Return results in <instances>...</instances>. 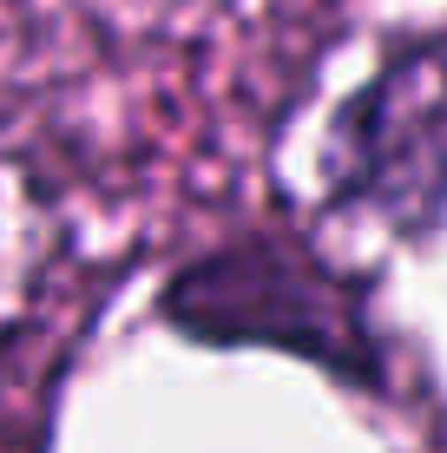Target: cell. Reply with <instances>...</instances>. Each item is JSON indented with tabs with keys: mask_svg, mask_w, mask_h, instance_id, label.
Returning <instances> with one entry per match:
<instances>
[{
	"mask_svg": "<svg viewBox=\"0 0 447 453\" xmlns=\"http://www.w3.org/2000/svg\"><path fill=\"white\" fill-rule=\"evenodd\" d=\"M151 316L197 349H270L349 395H389L395 362L368 283L289 230H243L172 263Z\"/></svg>",
	"mask_w": 447,
	"mask_h": 453,
	"instance_id": "cell-1",
	"label": "cell"
},
{
	"mask_svg": "<svg viewBox=\"0 0 447 453\" xmlns=\"http://www.w3.org/2000/svg\"><path fill=\"white\" fill-rule=\"evenodd\" d=\"M322 211L402 243L447 230V27L402 34L343 92L316 151Z\"/></svg>",
	"mask_w": 447,
	"mask_h": 453,
	"instance_id": "cell-2",
	"label": "cell"
}]
</instances>
